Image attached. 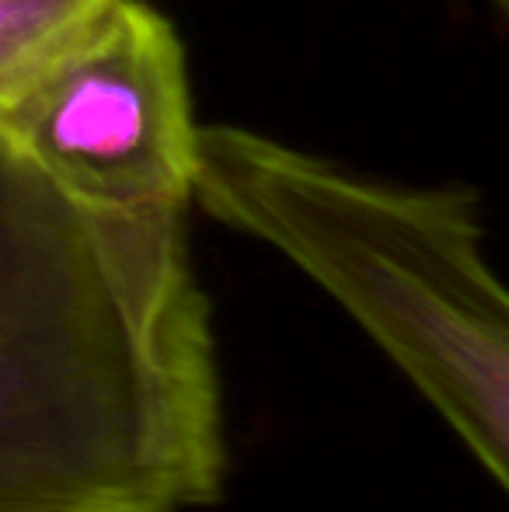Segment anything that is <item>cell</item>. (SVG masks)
Here are the masks:
<instances>
[{"label":"cell","mask_w":509,"mask_h":512,"mask_svg":"<svg viewBox=\"0 0 509 512\" xmlns=\"http://www.w3.org/2000/svg\"><path fill=\"white\" fill-rule=\"evenodd\" d=\"M185 209H98L0 133V512H185L224 488Z\"/></svg>","instance_id":"cell-1"},{"label":"cell","mask_w":509,"mask_h":512,"mask_svg":"<svg viewBox=\"0 0 509 512\" xmlns=\"http://www.w3.org/2000/svg\"><path fill=\"white\" fill-rule=\"evenodd\" d=\"M192 199L346 310L509 495V286L468 196L377 182L252 129L210 126Z\"/></svg>","instance_id":"cell-2"},{"label":"cell","mask_w":509,"mask_h":512,"mask_svg":"<svg viewBox=\"0 0 509 512\" xmlns=\"http://www.w3.org/2000/svg\"><path fill=\"white\" fill-rule=\"evenodd\" d=\"M0 133L88 206L185 209L196 196L182 42L143 0H109L0 105Z\"/></svg>","instance_id":"cell-3"},{"label":"cell","mask_w":509,"mask_h":512,"mask_svg":"<svg viewBox=\"0 0 509 512\" xmlns=\"http://www.w3.org/2000/svg\"><path fill=\"white\" fill-rule=\"evenodd\" d=\"M109 0H0V105L14 98Z\"/></svg>","instance_id":"cell-4"},{"label":"cell","mask_w":509,"mask_h":512,"mask_svg":"<svg viewBox=\"0 0 509 512\" xmlns=\"http://www.w3.org/2000/svg\"><path fill=\"white\" fill-rule=\"evenodd\" d=\"M496 4H499V7H503V11L509 14V0H496Z\"/></svg>","instance_id":"cell-5"}]
</instances>
